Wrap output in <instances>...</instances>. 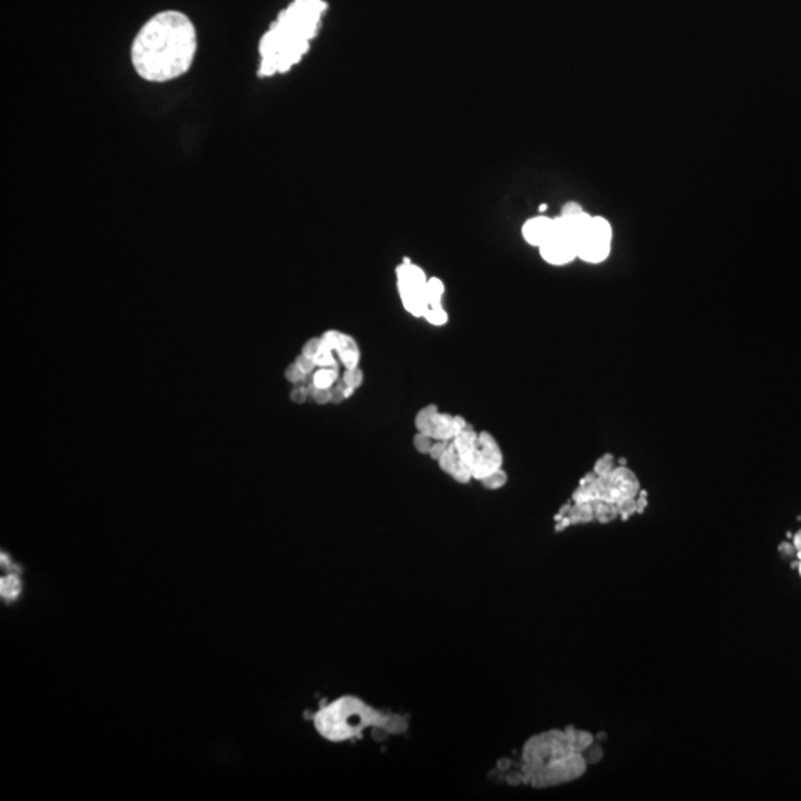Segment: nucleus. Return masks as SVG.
Masks as SVG:
<instances>
[{
	"label": "nucleus",
	"mask_w": 801,
	"mask_h": 801,
	"mask_svg": "<svg viewBox=\"0 0 801 801\" xmlns=\"http://www.w3.org/2000/svg\"><path fill=\"white\" fill-rule=\"evenodd\" d=\"M196 50L198 32L192 19L167 9L147 19L134 37L131 63L142 80L165 84L187 73Z\"/></svg>",
	"instance_id": "f257e3e1"
},
{
	"label": "nucleus",
	"mask_w": 801,
	"mask_h": 801,
	"mask_svg": "<svg viewBox=\"0 0 801 801\" xmlns=\"http://www.w3.org/2000/svg\"><path fill=\"white\" fill-rule=\"evenodd\" d=\"M592 744V733L573 726L530 736L521 749L524 784L546 789L580 779L588 768L583 753Z\"/></svg>",
	"instance_id": "f03ea898"
},
{
	"label": "nucleus",
	"mask_w": 801,
	"mask_h": 801,
	"mask_svg": "<svg viewBox=\"0 0 801 801\" xmlns=\"http://www.w3.org/2000/svg\"><path fill=\"white\" fill-rule=\"evenodd\" d=\"M324 0H293L263 35L259 45V76L286 73L309 50L311 40L320 32Z\"/></svg>",
	"instance_id": "7ed1b4c3"
},
{
	"label": "nucleus",
	"mask_w": 801,
	"mask_h": 801,
	"mask_svg": "<svg viewBox=\"0 0 801 801\" xmlns=\"http://www.w3.org/2000/svg\"><path fill=\"white\" fill-rule=\"evenodd\" d=\"M383 711L355 694H344L320 708L313 715V727L331 744H344L361 737L378 723Z\"/></svg>",
	"instance_id": "20e7f679"
},
{
	"label": "nucleus",
	"mask_w": 801,
	"mask_h": 801,
	"mask_svg": "<svg viewBox=\"0 0 801 801\" xmlns=\"http://www.w3.org/2000/svg\"><path fill=\"white\" fill-rule=\"evenodd\" d=\"M453 445L477 481H482L503 466V454L495 436L488 432L477 434L469 423L456 435Z\"/></svg>",
	"instance_id": "39448f33"
},
{
	"label": "nucleus",
	"mask_w": 801,
	"mask_h": 801,
	"mask_svg": "<svg viewBox=\"0 0 801 801\" xmlns=\"http://www.w3.org/2000/svg\"><path fill=\"white\" fill-rule=\"evenodd\" d=\"M580 484L589 487L592 501L619 503L626 499H635L641 491L638 478L626 466H616L609 475L584 479Z\"/></svg>",
	"instance_id": "423d86ee"
},
{
	"label": "nucleus",
	"mask_w": 801,
	"mask_h": 801,
	"mask_svg": "<svg viewBox=\"0 0 801 801\" xmlns=\"http://www.w3.org/2000/svg\"><path fill=\"white\" fill-rule=\"evenodd\" d=\"M396 278L404 309L416 317H423L429 309L425 294L427 284L425 272L405 259L403 264L398 266Z\"/></svg>",
	"instance_id": "0eeeda50"
},
{
	"label": "nucleus",
	"mask_w": 801,
	"mask_h": 801,
	"mask_svg": "<svg viewBox=\"0 0 801 801\" xmlns=\"http://www.w3.org/2000/svg\"><path fill=\"white\" fill-rule=\"evenodd\" d=\"M613 229L602 217H592L578 242V259L598 264L609 259L611 251Z\"/></svg>",
	"instance_id": "6e6552de"
},
{
	"label": "nucleus",
	"mask_w": 801,
	"mask_h": 801,
	"mask_svg": "<svg viewBox=\"0 0 801 801\" xmlns=\"http://www.w3.org/2000/svg\"><path fill=\"white\" fill-rule=\"evenodd\" d=\"M417 432H422L435 441H453L468 423L463 417L439 413L436 405L430 404L420 409L416 416Z\"/></svg>",
	"instance_id": "1a4fd4ad"
},
{
	"label": "nucleus",
	"mask_w": 801,
	"mask_h": 801,
	"mask_svg": "<svg viewBox=\"0 0 801 801\" xmlns=\"http://www.w3.org/2000/svg\"><path fill=\"white\" fill-rule=\"evenodd\" d=\"M542 259L552 266H566L578 259V243L571 236L564 233L553 219V232L549 239L539 246Z\"/></svg>",
	"instance_id": "9d476101"
},
{
	"label": "nucleus",
	"mask_w": 801,
	"mask_h": 801,
	"mask_svg": "<svg viewBox=\"0 0 801 801\" xmlns=\"http://www.w3.org/2000/svg\"><path fill=\"white\" fill-rule=\"evenodd\" d=\"M438 465H439L441 470L445 472L448 477H451L454 481L460 482V484H468L470 479H474L472 478L469 468L459 456L456 447L453 445V441H451V444L447 448L445 453L441 456V459L438 460Z\"/></svg>",
	"instance_id": "9b49d317"
},
{
	"label": "nucleus",
	"mask_w": 801,
	"mask_h": 801,
	"mask_svg": "<svg viewBox=\"0 0 801 801\" xmlns=\"http://www.w3.org/2000/svg\"><path fill=\"white\" fill-rule=\"evenodd\" d=\"M553 232V219L534 217L522 225V238L533 246H542Z\"/></svg>",
	"instance_id": "f8f14e48"
},
{
	"label": "nucleus",
	"mask_w": 801,
	"mask_h": 801,
	"mask_svg": "<svg viewBox=\"0 0 801 801\" xmlns=\"http://www.w3.org/2000/svg\"><path fill=\"white\" fill-rule=\"evenodd\" d=\"M408 720L404 715H399V714H394V712H383L382 717H380L378 723L371 728V733L374 736V739L380 741V736L387 737V736H398V735H403L408 730Z\"/></svg>",
	"instance_id": "ddd939ff"
},
{
	"label": "nucleus",
	"mask_w": 801,
	"mask_h": 801,
	"mask_svg": "<svg viewBox=\"0 0 801 801\" xmlns=\"http://www.w3.org/2000/svg\"><path fill=\"white\" fill-rule=\"evenodd\" d=\"M338 358H340L342 364L346 368H356L359 367V359H361V351H359V346L355 342V338L347 335L344 333H340V337H338V342L335 344V351Z\"/></svg>",
	"instance_id": "4468645a"
},
{
	"label": "nucleus",
	"mask_w": 801,
	"mask_h": 801,
	"mask_svg": "<svg viewBox=\"0 0 801 801\" xmlns=\"http://www.w3.org/2000/svg\"><path fill=\"white\" fill-rule=\"evenodd\" d=\"M19 593H21V579L17 574H8L6 578L0 580V595H2L3 601L14 602Z\"/></svg>",
	"instance_id": "2eb2a0df"
},
{
	"label": "nucleus",
	"mask_w": 801,
	"mask_h": 801,
	"mask_svg": "<svg viewBox=\"0 0 801 801\" xmlns=\"http://www.w3.org/2000/svg\"><path fill=\"white\" fill-rule=\"evenodd\" d=\"M592 506H593L595 519L602 522V524L611 522L616 518H619V510H618V506H616V503L605 501V500H593Z\"/></svg>",
	"instance_id": "dca6fc26"
},
{
	"label": "nucleus",
	"mask_w": 801,
	"mask_h": 801,
	"mask_svg": "<svg viewBox=\"0 0 801 801\" xmlns=\"http://www.w3.org/2000/svg\"><path fill=\"white\" fill-rule=\"evenodd\" d=\"M444 291H445V286H444L443 281L438 279V278L427 279L425 294H426V300H427L429 307L443 306Z\"/></svg>",
	"instance_id": "f3484780"
},
{
	"label": "nucleus",
	"mask_w": 801,
	"mask_h": 801,
	"mask_svg": "<svg viewBox=\"0 0 801 801\" xmlns=\"http://www.w3.org/2000/svg\"><path fill=\"white\" fill-rule=\"evenodd\" d=\"M570 524H578V522H589L592 519H595V513H593V506H592V501H584V503H576V506L570 508V512L567 515Z\"/></svg>",
	"instance_id": "a211bd4d"
},
{
	"label": "nucleus",
	"mask_w": 801,
	"mask_h": 801,
	"mask_svg": "<svg viewBox=\"0 0 801 801\" xmlns=\"http://www.w3.org/2000/svg\"><path fill=\"white\" fill-rule=\"evenodd\" d=\"M338 378V368H321L313 374L312 385L320 389H331Z\"/></svg>",
	"instance_id": "6ab92c4d"
},
{
	"label": "nucleus",
	"mask_w": 801,
	"mask_h": 801,
	"mask_svg": "<svg viewBox=\"0 0 801 801\" xmlns=\"http://www.w3.org/2000/svg\"><path fill=\"white\" fill-rule=\"evenodd\" d=\"M482 486H484L487 490H500L501 487L506 486L508 482V474L505 470L499 469L496 472H492L491 475H488L487 478H484L481 481Z\"/></svg>",
	"instance_id": "aec40b11"
},
{
	"label": "nucleus",
	"mask_w": 801,
	"mask_h": 801,
	"mask_svg": "<svg viewBox=\"0 0 801 801\" xmlns=\"http://www.w3.org/2000/svg\"><path fill=\"white\" fill-rule=\"evenodd\" d=\"M423 317L430 325H435V326L445 325L448 322V313L444 311L443 306L429 307Z\"/></svg>",
	"instance_id": "412c9836"
},
{
	"label": "nucleus",
	"mask_w": 801,
	"mask_h": 801,
	"mask_svg": "<svg viewBox=\"0 0 801 801\" xmlns=\"http://www.w3.org/2000/svg\"><path fill=\"white\" fill-rule=\"evenodd\" d=\"M321 342H322V340H321ZM333 352H334V351H331V349H328V347H325V346L322 344V346H321V351L317 352V355L313 358V361H315L316 367H320V368H338Z\"/></svg>",
	"instance_id": "4be33fe9"
},
{
	"label": "nucleus",
	"mask_w": 801,
	"mask_h": 801,
	"mask_svg": "<svg viewBox=\"0 0 801 801\" xmlns=\"http://www.w3.org/2000/svg\"><path fill=\"white\" fill-rule=\"evenodd\" d=\"M614 468H616L614 456L604 454L597 460V463H595L593 474L597 477H605V475H609Z\"/></svg>",
	"instance_id": "5701e85b"
},
{
	"label": "nucleus",
	"mask_w": 801,
	"mask_h": 801,
	"mask_svg": "<svg viewBox=\"0 0 801 801\" xmlns=\"http://www.w3.org/2000/svg\"><path fill=\"white\" fill-rule=\"evenodd\" d=\"M343 383L351 389H358L364 383V373L359 369V367L346 368V371L343 374Z\"/></svg>",
	"instance_id": "b1692460"
},
{
	"label": "nucleus",
	"mask_w": 801,
	"mask_h": 801,
	"mask_svg": "<svg viewBox=\"0 0 801 801\" xmlns=\"http://www.w3.org/2000/svg\"><path fill=\"white\" fill-rule=\"evenodd\" d=\"M616 506H618L619 510V518L622 519H628L631 518L634 513H638V506H636V497L635 499H626L622 500L619 503H616Z\"/></svg>",
	"instance_id": "393cba45"
},
{
	"label": "nucleus",
	"mask_w": 801,
	"mask_h": 801,
	"mask_svg": "<svg viewBox=\"0 0 801 801\" xmlns=\"http://www.w3.org/2000/svg\"><path fill=\"white\" fill-rule=\"evenodd\" d=\"M434 443H435V439H432V438L425 435V434H422V432H417V435H416L414 439H413V445H414V448L418 451V453L427 454V456H429V453H430V448H432Z\"/></svg>",
	"instance_id": "a878e982"
},
{
	"label": "nucleus",
	"mask_w": 801,
	"mask_h": 801,
	"mask_svg": "<svg viewBox=\"0 0 801 801\" xmlns=\"http://www.w3.org/2000/svg\"><path fill=\"white\" fill-rule=\"evenodd\" d=\"M321 346H322L321 338H311V340L303 346V355L313 359L317 355V352L321 351Z\"/></svg>",
	"instance_id": "bb28decb"
},
{
	"label": "nucleus",
	"mask_w": 801,
	"mask_h": 801,
	"mask_svg": "<svg viewBox=\"0 0 801 801\" xmlns=\"http://www.w3.org/2000/svg\"><path fill=\"white\" fill-rule=\"evenodd\" d=\"M450 444H451V441H435L432 448H430V453H429L430 459H434L438 461L441 459V456L445 453Z\"/></svg>",
	"instance_id": "cd10ccee"
},
{
	"label": "nucleus",
	"mask_w": 801,
	"mask_h": 801,
	"mask_svg": "<svg viewBox=\"0 0 801 801\" xmlns=\"http://www.w3.org/2000/svg\"><path fill=\"white\" fill-rule=\"evenodd\" d=\"M285 377H286V380H288V382L299 383V382H302V380H304L306 374H304V373L302 371V369H300L299 367H297V364L294 362L293 365H290L288 368L285 369Z\"/></svg>",
	"instance_id": "c85d7f7f"
},
{
	"label": "nucleus",
	"mask_w": 801,
	"mask_h": 801,
	"mask_svg": "<svg viewBox=\"0 0 801 801\" xmlns=\"http://www.w3.org/2000/svg\"><path fill=\"white\" fill-rule=\"evenodd\" d=\"M295 364H297V367H299V368L302 369V371H303L304 374H311V373L313 371V369H315V367H316L313 359L309 358V356L303 355V353L295 359Z\"/></svg>",
	"instance_id": "c756f323"
},
{
	"label": "nucleus",
	"mask_w": 801,
	"mask_h": 801,
	"mask_svg": "<svg viewBox=\"0 0 801 801\" xmlns=\"http://www.w3.org/2000/svg\"><path fill=\"white\" fill-rule=\"evenodd\" d=\"M583 755H584V758H587L588 764H591V763H598L600 759L602 758V749H601V746L592 744V745L587 749V751L583 753Z\"/></svg>",
	"instance_id": "7c9ffc66"
},
{
	"label": "nucleus",
	"mask_w": 801,
	"mask_h": 801,
	"mask_svg": "<svg viewBox=\"0 0 801 801\" xmlns=\"http://www.w3.org/2000/svg\"><path fill=\"white\" fill-rule=\"evenodd\" d=\"M779 553L782 555V558H794L797 555V551H795L793 543L784 542L779 545Z\"/></svg>",
	"instance_id": "2f4dec72"
},
{
	"label": "nucleus",
	"mask_w": 801,
	"mask_h": 801,
	"mask_svg": "<svg viewBox=\"0 0 801 801\" xmlns=\"http://www.w3.org/2000/svg\"><path fill=\"white\" fill-rule=\"evenodd\" d=\"M582 211H583V210H582V207H580L579 203H576V202H569V203H566V205H564V207H562L561 215H574V214H579V212H582Z\"/></svg>",
	"instance_id": "473e14b6"
},
{
	"label": "nucleus",
	"mask_w": 801,
	"mask_h": 801,
	"mask_svg": "<svg viewBox=\"0 0 801 801\" xmlns=\"http://www.w3.org/2000/svg\"><path fill=\"white\" fill-rule=\"evenodd\" d=\"M307 395H309V389L299 387V389H294L291 392V399L294 400V403H304Z\"/></svg>",
	"instance_id": "72a5a7b5"
},
{
	"label": "nucleus",
	"mask_w": 801,
	"mask_h": 801,
	"mask_svg": "<svg viewBox=\"0 0 801 801\" xmlns=\"http://www.w3.org/2000/svg\"><path fill=\"white\" fill-rule=\"evenodd\" d=\"M793 545L797 551V558H801V530H798L793 537Z\"/></svg>",
	"instance_id": "f704fd0d"
},
{
	"label": "nucleus",
	"mask_w": 801,
	"mask_h": 801,
	"mask_svg": "<svg viewBox=\"0 0 801 801\" xmlns=\"http://www.w3.org/2000/svg\"><path fill=\"white\" fill-rule=\"evenodd\" d=\"M797 570H798V574L801 576V558H798V567H797Z\"/></svg>",
	"instance_id": "c9c22d12"
}]
</instances>
